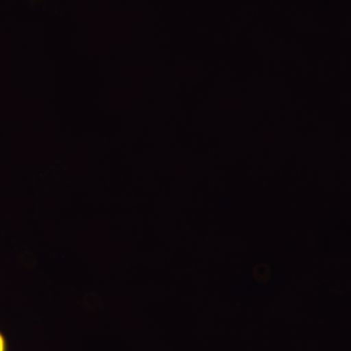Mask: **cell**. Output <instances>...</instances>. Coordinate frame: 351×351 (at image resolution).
<instances>
[{"instance_id": "cell-1", "label": "cell", "mask_w": 351, "mask_h": 351, "mask_svg": "<svg viewBox=\"0 0 351 351\" xmlns=\"http://www.w3.org/2000/svg\"><path fill=\"white\" fill-rule=\"evenodd\" d=\"M5 350V341H4L3 336L0 332V351Z\"/></svg>"}]
</instances>
